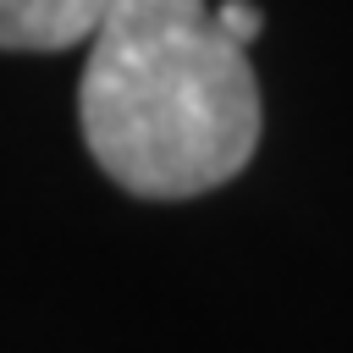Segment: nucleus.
Wrapping results in <instances>:
<instances>
[{
  "label": "nucleus",
  "instance_id": "obj_1",
  "mask_svg": "<svg viewBox=\"0 0 353 353\" xmlns=\"http://www.w3.org/2000/svg\"><path fill=\"white\" fill-rule=\"evenodd\" d=\"M77 121L94 165L138 199H193L259 149V83L210 0H105Z\"/></svg>",
  "mask_w": 353,
  "mask_h": 353
},
{
  "label": "nucleus",
  "instance_id": "obj_2",
  "mask_svg": "<svg viewBox=\"0 0 353 353\" xmlns=\"http://www.w3.org/2000/svg\"><path fill=\"white\" fill-rule=\"evenodd\" d=\"M105 0H0V50H72L94 33Z\"/></svg>",
  "mask_w": 353,
  "mask_h": 353
},
{
  "label": "nucleus",
  "instance_id": "obj_3",
  "mask_svg": "<svg viewBox=\"0 0 353 353\" xmlns=\"http://www.w3.org/2000/svg\"><path fill=\"white\" fill-rule=\"evenodd\" d=\"M210 17H215V28H221L232 44H243V50L265 33V11H259L254 0H221V6H210Z\"/></svg>",
  "mask_w": 353,
  "mask_h": 353
}]
</instances>
